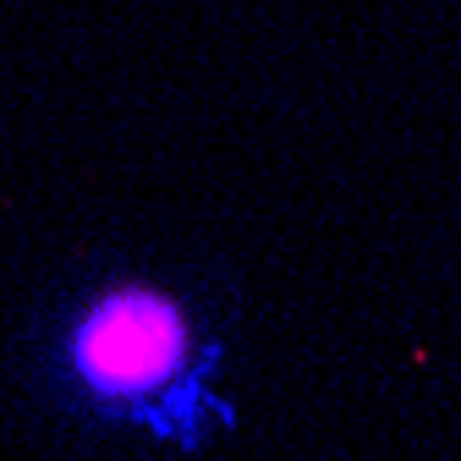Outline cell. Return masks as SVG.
Wrapping results in <instances>:
<instances>
[{
    "mask_svg": "<svg viewBox=\"0 0 461 461\" xmlns=\"http://www.w3.org/2000/svg\"><path fill=\"white\" fill-rule=\"evenodd\" d=\"M225 340L170 280L115 269L88 280L44 335V384L104 429L198 450L237 423L220 390Z\"/></svg>",
    "mask_w": 461,
    "mask_h": 461,
    "instance_id": "cell-1",
    "label": "cell"
}]
</instances>
